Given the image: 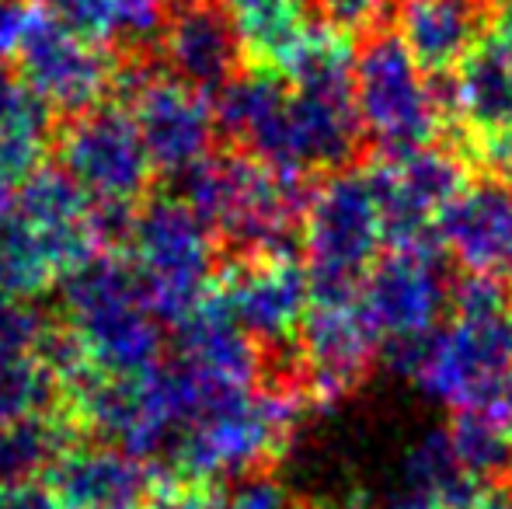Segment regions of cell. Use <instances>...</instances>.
I'll use <instances>...</instances> for the list:
<instances>
[{
  "instance_id": "6da1fadb",
  "label": "cell",
  "mask_w": 512,
  "mask_h": 509,
  "mask_svg": "<svg viewBox=\"0 0 512 509\" xmlns=\"http://www.w3.org/2000/svg\"><path fill=\"white\" fill-rule=\"evenodd\" d=\"M310 398L297 384H255L220 391L178 429L157 475L168 485H227L269 471L293 440Z\"/></svg>"
},
{
  "instance_id": "7a4b0ae2",
  "label": "cell",
  "mask_w": 512,
  "mask_h": 509,
  "mask_svg": "<svg viewBox=\"0 0 512 509\" xmlns=\"http://www.w3.org/2000/svg\"><path fill=\"white\" fill-rule=\"evenodd\" d=\"M175 196L206 220L223 258H258L297 252L310 189L304 178L230 150L178 175Z\"/></svg>"
},
{
  "instance_id": "3957f363",
  "label": "cell",
  "mask_w": 512,
  "mask_h": 509,
  "mask_svg": "<svg viewBox=\"0 0 512 509\" xmlns=\"http://www.w3.org/2000/svg\"><path fill=\"white\" fill-rule=\"evenodd\" d=\"M63 332L74 339L88 367L108 377H143L161 367L164 321L154 314L126 255H105L63 279Z\"/></svg>"
},
{
  "instance_id": "277c9868",
  "label": "cell",
  "mask_w": 512,
  "mask_h": 509,
  "mask_svg": "<svg viewBox=\"0 0 512 509\" xmlns=\"http://www.w3.org/2000/svg\"><path fill=\"white\" fill-rule=\"evenodd\" d=\"M119 248L133 265L154 314L168 328L213 297L223 255L220 241L175 192L150 196L133 213Z\"/></svg>"
},
{
  "instance_id": "5b68a950",
  "label": "cell",
  "mask_w": 512,
  "mask_h": 509,
  "mask_svg": "<svg viewBox=\"0 0 512 509\" xmlns=\"http://www.w3.org/2000/svg\"><path fill=\"white\" fill-rule=\"evenodd\" d=\"M352 84L366 147L377 157L411 154L446 136V105L436 77L418 67L394 25H380L359 39Z\"/></svg>"
},
{
  "instance_id": "8992f818",
  "label": "cell",
  "mask_w": 512,
  "mask_h": 509,
  "mask_svg": "<svg viewBox=\"0 0 512 509\" xmlns=\"http://www.w3.org/2000/svg\"><path fill=\"white\" fill-rule=\"evenodd\" d=\"M387 234L366 168H345L310 185L300 252L314 300L359 297L366 272L384 255Z\"/></svg>"
},
{
  "instance_id": "52a82bcc",
  "label": "cell",
  "mask_w": 512,
  "mask_h": 509,
  "mask_svg": "<svg viewBox=\"0 0 512 509\" xmlns=\"http://www.w3.org/2000/svg\"><path fill=\"white\" fill-rule=\"evenodd\" d=\"M18 74L25 84L63 119L105 105L119 91L122 56L108 42L91 39L67 25L49 7H32L21 39L14 46Z\"/></svg>"
},
{
  "instance_id": "ba28073f",
  "label": "cell",
  "mask_w": 512,
  "mask_h": 509,
  "mask_svg": "<svg viewBox=\"0 0 512 509\" xmlns=\"http://www.w3.org/2000/svg\"><path fill=\"white\" fill-rule=\"evenodd\" d=\"M60 168L105 213H136L150 199L154 161L126 105L105 102L70 116L53 140Z\"/></svg>"
},
{
  "instance_id": "9c48e42d",
  "label": "cell",
  "mask_w": 512,
  "mask_h": 509,
  "mask_svg": "<svg viewBox=\"0 0 512 509\" xmlns=\"http://www.w3.org/2000/svg\"><path fill=\"white\" fill-rule=\"evenodd\" d=\"M119 91L129 95L126 109L154 161V171L178 178L216 154L220 126L213 105L189 84L175 81L157 63V56H122Z\"/></svg>"
},
{
  "instance_id": "30bf717a",
  "label": "cell",
  "mask_w": 512,
  "mask_h": 509,
  "mask_svg": "<svg viewBox=\"0 0 512 509\" xmlns=\"http://www.w3.org/2000/svg\"><path fill=\"white\" fill-rule=\"evenodd\" d=\"M391 248H439L446 206L471 185V168L453 147H422L366 164Z\"/></svg>"
},
{
  "instance_id": "8fae6325",
  "label": "cell",
  "mask_w": 512,
  "mask_h": 509,
  "mask_svg": "<svg viewBox=\"0 0 512 509\" xmlns=\"http://www.w3.org/2000/svg\"><path fill=\"white\" fill-rule=\"evenodd\" d=\"M450 293L443 248H391L366 272L359 304L387 349L436 335L450 318Z\"/></svg>"
},
{
  "instance_id": "7c38bea8",
  "label": "cell",
  "mask_w": 512,
  "mask_h": 509,
  "mask_svg": "<svg viewBox=\"0 0 512 509\" xmlns=\"http://www.w3.org/2000/svg\"><path fill=\"white\" fill-rule=\"evenodd\" d=\"M213 293L265 353L297 349L310 307V276L297 255L223 258Z\"/></svg>"
},
{
  "instance_id": "4fadbf2b",
  "label": "cell",
  "mask_w": 512,
  "mask_h": 509,
  "mask_svg": "<svg viewBox=\"0 0 512 509\" xmlns=\"http://www.w3.org/2000/svg\"><path fill=\"white\" fill-rule=\"evenodd\" d=\"M300 374L310 401L321 408L342 401L380 360V335L370 325L359 297L352 300H314L297 335Z\"/></svg>"
},
{
  "instance_id": "5bb4252c",
  "label": "cell",
  "mask_w": 512,
  "mask_h": 509,
  "mask_svg": "<svg viewBox=\"0 0 512 509\" xmlns=\"http://www.w3.org/2000/svg\"><path fill=\"white\" fill-rule=\"evenodd\" d=\"M39 482L60 509H154L164 492L154 464L95 436L70 440Z\"/></svg>"
},
{
  "instance_id": "9a60e30c",
  "label": "cell",
  "mask_w": 512,
  "mask_h": 509,
  "mask_svg": "<svg viewBox=\"0 0 512 509\" xmlns=\"http://www.w3.org/2000/svg\"><path fill=\"white\" fill-rule=\"evenodd\" d=\"M154 56L175 81L206 98L248 67L230 0H168Z\"/></svg>"
},
{
  "instance_id": "2e32d148",
  "label": "cell",
  "mask_w": 512,
  "mask_h": 509,
  "mask_svg": "<svg viewBox=\"0 0 512 509\" xmlns=\"http://www.w3.org/2000/svg\"><path fill=\"white\" fill-rule=\"evenodd\" d=\"M14 203L39 231L42 245L60 272V283L102 252L95 203L60 164H42L39 171H32L14 192Z\"/></svg>"
},
{
  "instance_id": "e0dca14e",
  "label": "cell",
  "mask_w": 512,
  "mask_h": 509,
  "mask_svg": "<svg viewBox=\"0 0 512 509\" xmlns=\"http://www.w3.org/2000/svg\"><path fill=\"white\" fill-rule=\"evenodd\" d=\"M439 248L464 265L512 283V182L481 175L439 217Z\"/></svg>"
},
{
  "instance_id": "ac0fdd59",
  "label": "cell",
  "mask_w": 512,
  "mask_h": 509,
  "mask_svg": "<svg viewBox=\"0 0 512 509\" xmlns=\"http://www.w3.org/2000/svg\"><path fill=\"white\" fill-rule=\"evenodd\" d=\"M175 353L182 367L199 374L216 387H255L265 374V349L230 318L227 307L216 300V293L185 314L178 325H171Z\"/></svg>"
},
{
  "instance_id": "d6986e66",
  "label": "cell",
  "mask_w": 512,
  "mask_h": 509,
  "mask_svg": "<svg viewBox=\"0 0 512 509\" xmlns=\"http://www.w3.org/2000/svg\"><path fill=\"white\" fill-rule=\"evenodd\" d=\"M495 0H394V32L429 77H446L478 46Z\"/></svg>"
},
{
  "instance_id": "ffe728a7",
  "label": "cell",
  "mask_w": 512,
  "mask_h": 509,
  "mask_svg": "<svg viewBox=\"0 0 512 509\" xmlns=\"http://www.w3.org/2000/svg\"><path fill=\"white\" fill-rule=\"evenodd\" d=\"M248 67L286 70L307 49L317 18L307 0H230Z\"/></svg>"
},
{
  "instance_id": "44dd1931",
  "label": "cell",
  "mask_w": 512,
  "mask_h": 509,
  "mask_svg": "<svg viewBox=\"0 0 512 509\" xmlns=\"http://www.w3.org/2000/svg\"><path fill=\"white\" fill-rule=\"evenodd\" d=\"M53 140V109L28 88L18 70L0 63V171L25 182L42 168Z\"/></svg>"
},
{
  "instance_id": "7402d4cb",
  "label": "cell",
  "mask_w": 512,
  "mask_h": 509,
  "mask_svg": "<svg viewBox=\"0 0 512 509\" xmlns=\"http://www.w3.org/2000/svg\"><path fill=\"white\" fill-rule=\"evenodd\" d=\"M401 478H405V492L429 496V499H436V503H446L453 509H471L481 485H485L467 471L464 461H460L457 447H453V440H450V429H432V433H425L422 440L408 450Z\"/></svg>"
},
{
  "instance_id": "603a6c76",
  "label": "cell",
  "mask_w": 512,
  "mask_h": 509,
  "mask_svg": "<svg viewBox=\"0 0 512 509\" xmlns=\"http://www.w3.org/2000/svg\"><path fill=\"white\" fill-rule=\"evenodd\" d=\"M56 283H60V272L42 245L39 231L28 224L14 196L4 199L0 203V293L35 300Z\"/></svg>"
},
{
  "instance_id": "cb8c5ba5",
  "label": "cell",
  "mask_w": 512,
  "mask_h": 509,
  "mask_svg": "<svg viewBox=\"0 0 512 509\" xmlns=\"http://www.w3.org/2000/svg\"><path fill=\"white\" fill-rule=\"evenodd\" d=\"M60 412V381L42 353L0 360V426Z\"/></svg>"
},
{
  "instance_id": "d4e9b609",
  "label": "cell",
  "mask_w": 512,
  "mask_h": 509,
  "mask_svg": "<svg viewBox=\"0 0 512 509\" xmlns=\"http://www.w3.org/2000/svg\"><path fill=\"white\" fill-rule=\"evenodd\" d=\"M450 440L457 447L460 461L467 464V471L478 482H488V478H499L512 471V426L502 422L499 415L481 412V408L453 412Z\"/></svg>"
},
{
  "instance_id": "484cf974",
  "label": "cell",
  "mask_w": 512,
  "mask_h": 509,
  "mask_svg": "<svg viewBox=\"0 0 512 509\" xmlns=\"http://www.w3.org/2000/svg\"><path fill=\"white\" fill-rule=\"evenodd\" d=\"M49 332H53V321L35 307V300L0 293V360L42 353Z\"/></svg>"
},
{
  "instance_id": "4316f807",
  "label": "cell",
  "mask_w": 512,
  "mask_h": 509,
  "mask_svg": "<svg viewBox=\"0 0 512 509\" xmlns=\"http://www.w3.org/2000/svg\"><path fill=\"white\" fill-rule=\"evenodd\" d=\"M317 25L345 35V39H363L373 28L387 25L394 0H307Z\"/></svg>"
},
{
  "instance_id": "83f0119b",
  "label": "cell",
  "mask_w": 512,
  "mask_h": 509,
  "mask_svg": "<svg viewBox=\"0 0 512 509\" xmlns=\"http://www.w3.org/2000/svg\"><path fill=\"white\" fill-rule=\"evenodd\" d=\"M220 509H304V506L269 471H255V475H244L220 485Z\"/></svg>"
},
{
  "instance_id": "f1b7e54d",
  "label": "cell",
  "mask_w": 512,
  "mask_h": 509,
  "mask_svg": "<svg viewBox=\"0 0 512 509\" xmlns=\"http://www.w3.org/2000/svg\"><path fill=\"white\" fill-rule=\"evenodd\" d=\"M28 14H32V7L25 0H0V60L14 56V46H18Z\"/></svg>"
},
{
  "instance_id": "f546056e",
  "label": "cell",
  "mask_w": 512,
  "mask_h": 509,
  "mask_svg": "<svg viewBox=\"0 0 512 509\" xmlns=\"http://www.w3.org/2000/svg\"><path fill=\"white\" fill-rule=\"evenodd\" d=\"M471 509H512V471L499 478H488Z\"/></svg>"
},
{
  "instance_id": "4dcf8cb0",
  "label": "cell",
  "mask_w": 512,
  "mask_h": 509,
  "mask_svg": "<svg viewBox=\"0 0 512 509\" xmlns=\"http://www.w3.org/2000/svg\"><path fill=\"white\" fill-rule=\"evenodd\" d=\"M11 509H60L42 482H25L11 489Z\"/></svg>"
},
{
  "instance_id": "1f68e13d",
  "label": "cell",
  "mask_w": 512,
  "mask_h": 509,
  "mask_svg": "<svg viewBox=\"0 0 512 509\" xmlns=\"http://www.w3.org/2000/svg\"><path fill=\"white\" fill-rule=\"evenodd\" d=\"M488 35L502 46V53L512 60V7L506 4H495L492 21H488Z\"/></svg>"
},
{
  "instance_id": "d6a6232c",
  "label": "cell",
  "mask_w": 512,
  "mask_h": 509,
  "mask_svg": "<svg viewBox=\"0 0 512 509\" xmlns=\"http://www.w3.org/2000/svg\"><path fill=\"white\" fill-rule=\"evenodd\" d=\"M0 509H11V485L0 478Z\"/></svg>"
},
{
  "instance_id": "836d02e7",
  "label": "cell",
  "mask_w": 512,
  "mask_h": 509,
  "mask_svg": "<svg viewBox=\"0 0 512 509\" xmlns=\"http://www.w3.org/2000/svg\"><path fill=\"white\" fill-rule=\"evenodd\" d=\"M495 4H506V7H512V0H495Z\"/></svg>"
},
{
  "instance_id": "e575fe53",
  "label": "cell",
  "mask_w": 512,
  "mask_h": 509,
  "mask_svg": "<svg viewBox=\"0 0 512 509\" xmlns=\"http://www.w3.org/2000/svg\"><path fill=\"white\" fill-rule=\"evenodd\" d=\"M506 182H512V171H509V178H506Z\"/></svg>"
}]
</instances>
